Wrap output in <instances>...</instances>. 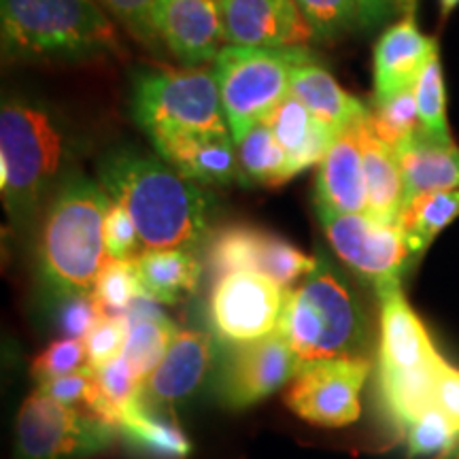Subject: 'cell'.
<instances>
[{"mask_svg":"<svg viewBox=\"0 0 459 459\" xmlns=\"http://www.w3.org/2000/svg\"><path fill=\"white\" fill-rule=\"evenodd\" d=\"M117 432L126 443L153 459H186L192 451L189 438L175 415L149 404L143 395L126 411Z\"/></svg>","mask_w":459,"mask_h":459,"instance_id":"27","label":"cell"},{"mask_svg":"<svg viewBox=\"0 0 459 459\" xmlns=\"http://www.w3.org/2000/svg\"><path fill=\"white\" fill-rule=\"evenodd\" d=\"M315 39L332 41L359 24V0H296Z\"/></svg>","mask_w":459,"mask_h":459,"instance_id":"35","label":"cell"},{"mask_svg":"<svg viewBox=\"0 0 459 459\" xmlns=\"http://www.w3.org/2000/svg\"><path fill=\"white\" fill-rule=\"evenodd\" d=\"M359 145L364 160L366 213L383 223H398L406 192L394 147L378 139L368 119L359 124Z\"/></svg>","mask_w":459,"mask_h":459,"instance_id":"23","label":"cell"},{"mask_svg":"<svg viewBox=\"0 0 459 459\" xmlns=\"http://www.w3.org/2000/svg\"><path fill=\"white\" fill-rule=\"evenodd\" d=\"M77 153V132L43 100L7 99L0 108V192L15 228H28Z\"/></svg>","mask_w":459,"mask_h":459,"instance_id":"2","label":"cell"},{"mask_svg":"<svg viewBox=\"0 0 459 459\" xmlns=\"http://www.w3.org/2000/svg\"><path fill=\"white\" fill-rule=\"evenodd\" d=\"M436 51L438 41L419 30L415 17H404L398 24L389 26L378 37L372 56V100H387L400 91L415 88L419 74Z\"/></svg>","mask_w":459,"mask_h":459,"instance_id":"18","label":"cell"},{"mask_svg":"<svg viewBox=\"0 0 459 459\" xmlns=\"http://www.w3.org/2000/svg\"><path fill=\"white\" fill-rule=\"evenodd\" d=\"M317 215L334 254L375 290L402 281L417 260L398 223H383L368 213L317 211Z\"/></svg>","mask_w":459,"mask_h":459,"instance_id":"10","label":"cell"},{"mask_svg":"<svg viewBox=\"0 0 459 459\" xmlns=\"http://www.w3.org/2000/svg\"><path fill=\"white\" fill-rule=\"evenodd\" d=\"M143 294L160 304H179L198 290L203 264L189 249H145L134 257Z\"/></svg>","mask_w":459,"mask_h":459,"instance_id":"26","label":"cell"},{"mask_svg":"<svg viewBox=\"0 0 459 459\" xmlns=\"http://www.w3.org/2000/svg\"><path fill=\"white\" fill-rule=\"evenodd\" d=\"M166 164L198 186H230L240 183L237 143L232 134L189 132L152 143Z\"/></svg>","mask_w":459,"mask_h":459,"instance_id":"19","label":"cell"},{"mask_svg":"<svg viewBox=\"0 0 459 459\" xmlns=\"http://www.w3.org/2000/svg\"><path fill=\"white\" fill-rule=\"evenodd\" d=\"M287 291L260 273H230L215 279L211 321L215 334L230 344H245L279 330Z\"/></svg>","mask_w":459,"mask_h":459,"instance_id":"12","label":"cell"},{"mask_svg":"<svg viewBox=\"0 0 459 459\" xmlns=\"http://www.w3.org/2000/svg\"><path fill=\"white\" fill-rule=\"evenodd\" d=\"M111 196L99 181L73 172L54 192L39 240V273L57 298L91 294L105 266V220Z\"/></svg>","mask_w":459,"mask_h":459,"instance_id":"3","label":"cell"},{"mask_svg":"<svg viewBox=\"0 0 459 459\" xmlns=\"http://www.w3.org/2000/svg\"><path fill=\"white\" fill-rule=\"evenodd\" d=\"M230 45L308 48L315 32L296 0H217Z\"/></svg>","mask_w":459,"mask_h":459,"instance_id":"16","label":"cell"},{"mask_svg":"<svg viewBox=\"0 0 459 459\" xmlns=\"http://www.w3.org/2000/svg\"><path fill=\"white\" fill-rule=\"evenodd\" d=\"M57 325L66 338L85 341L90 330L99 324L107 311L100 307L94 294H73L57 298Z\"/></svg>","mask_w":459,"mask_h":459,"instance_id":"39","label":"cell"},{"mask_svg":"<svg viewBox=\"0 0 459 459\" xmlns=\"http://www.w3.org/2000/svg\"><path fill=\"white\" fill-rule=\"evenodd\" d=\"M119 315H124V319L128 321V341H126L124 358L145 383V378L164 359L179 328L160 308V302L152 300L149 296L134 298L130 307Z\"/></svg>","mask_w":459,"mask_h":459,"instance_id":"25","label":"cell"},{"mask_svg":"<svg viewBox=\"0 0 459 459\" xmlns=\"http://www.w3.org/2000/svg\"><path fill=\"white\" fill-rule=\"evenodd\" d=\"M91 294L107 313H124L134 298L145 296L141 290L134 260H107Z\"/></svg>","mask_w":459,"mask_h":459,"instance_id":"34","label":"cell"},{"mask_svg":"<svg viewBox=\"0 0 459 459\" xmlns=\"http://www.w3.org/2000/svg\"><path fill=\"white\" fill-rule=\"evenodd\" d=\"M237 153L240 186L245 187H277L296 177L290 156L274 139L266 122L257 124L255 128L247 132L245 139L237 143Z\"/></svg>","mask_w":459,"mask_h":459,"instance_id":"28","label":"cell"},{"mask_svg":"<svg viewBox=\"0 0 459 459\" xmlns=\"http://www.w3.org/2000/svg\"><path fill=\"white\" fill-rule=\"evenodd\" d=\"M366 324L358 296L319 254L315 271L287 291L277 332L302 361L366 358Z\"/></svg>","mask_w":459,"mask_h":459,"instance_id":"5","label":"cell"},{"mask_svg":"<svg viewBox=\"0 0 459 459\" xmlns=\"http://www.w3.org/2000/svg\"><path fill=\"white\" fill-rule=\"evenodd\" d=\"M402 434L411 457L446 455L459 446V426L438 404L419 412Z\"/></svg>","mask_w":459,"mask_h":459,"instance_id":"31","label":"cell"},{"mask_svg":"<svg viewBox=\"0 0 459 459\" xmlns=\"http://www.w3.org/2000/svg\"><path fill=\"white\" fill-rule=\"evenodd\" d=\"M102 9L130 34L134 41L156 51L160 39L153 26V7L156 0H96Z\"/></svg>","mask_w":459,"mask_h":459,"instance_id":"38","label":"cell"},{"mask_svg":"<svg viewBox=\"0 0 459 459\" xmlns=\"http://www.w3.org/2000/svg\"><path fill=\"white\" fill-rule=\"evenodd\" d=\"M381 307L378 378L385 409L400 432L434 402V383L445 358L402 291V281L377 287Z\"/></svg>","mask_w":459,"mask_h":459,"instance_id":"6","label":"cell"},{"mask_svg":"<svg viewBox=\"0 0 459 459\" xmlns=\"http://www.w3.org/2000/svg\"><path fill=\"white\" fill-rule=\"evenodd\" d=\"M368 375V358L304 361L298 377L287 385L285 404L315 426H349L359 419V394Z\"/></svg>","mask_w":459,"mask_h":459,"instance_id":"11","label":"cell"},{"mask_svg":"<svg viewBox=\"0 0 459 459\" xmlns=\"http://www.w3.org/2000/svg\"><path fill=\"white\" fill-rule=\"evenodd\" d=\"M394 152L404 177L406 200L429 192L459 189V147L451 136L445 139L419 128Z\"/></svg>","mask_w":459,"mask_h":459,"instance_id":"21","label":"cell"},{"mask_svg":"<svg viewBox=\"0 0 459 459\" xmlns=\"http://www.w3.org/2000/svg\"><path fill=\"white\" fill-rule=\"evenodd\" d=\"M7 60H99L124 56L117 26L96 0H0Z\"/></svg>","mask_w":459,"mask_h":459,"instance_id":"4","label":"cell"},{"mask_svg":"<svg viewBox=\"0 0 459 459\" xmlns=\"http://www.w3.org/2000/svg\"><path fill=\"white\" fill-rule=\"evenodd\" d=\"M368 124L378 139L385 141L389 147H398L419 130L415 91L404 90L387 100H372Z\"/></svg>","mask_w":459,"mask_h":459,"instance_id":"33","label":"cell"},{"mask_svg":"<svg viewBox=\"0 0 459 459\" xmlns=\"http://www.w3.org/2000/svg\"><path fill=\"white\" fill-rule=\"evenodd\" d=\"M290 94H294L319 122H324L336 134L366 122L370 115V107H366L358 96L349 94L315 57L294 68L290 79Z\"/></svg>","mask_w":459,"mask_h":459,"instance_id":"22","label":"cell"},{"mask_svg":"<svg viewBox=\"0 0 459 459\" xmlns=\"http://www.w3.org/2000/svg\"><path fill=\"white\" fill-rule=\"evenodd\" d=\"M211 364L213 336L203 330H179L164 359L143 383L141 395L149 404L170 411L203 385Z\"/></svg>","mask_w":459,"mask_h":459,"instance_id":"17","label":"cell"},{"mask_svg":"<svg viewBox=\"0 0 459 459\" xmlns=\"http://www.w3.org/2000/svg\"><path fill=\"white\" fill-rule=\"evenodd\" d=\"M266 124L290 156L296 175L319 166L338 136L334 130L319 122L294 94H287L279 102L277 108L268 115Z\"/></svg>","mask_w":459,"mask_h":459,"instance_id":"24","label":"cell"},{"mask_svg":"<svg viewBox=\"0 0 459 459\" xmlns=\"http://www.w3.org/2000/svg\"><path fill=\"white\" fill-rule=\"evenodd\" d=\"M96 381H99V387H96L90 412L117 429L126 411L141 398L143 378L136 375L122 353L105 368L96 370Z\"/></svg>","mask_w":459,"mask_h":459,"instance_id":"30","label":"cell"},{"mask_svg":"<svg viewBox=\"0 0 459 459\" xmlns=\"http://www.w3.org/2000/svg\"><path fill=\"white\" fill-rule=\"evenodd\" d=\"M417 3L419 0H398V11H402L406 17H415Z\"/></svg>","mask_w":459,"mask_h":459,"instance_id":"44","label":"cell"},{"mask_svg":"<svg viewBox=\"0 0 459 459\" xmlns=\"http://www.w3.org/2000/svg\"><path fill=\"white\" fill-rule=\"evenodd\" d=\"M455 459H459V453H457V457H455Z\"/></svg>","mask_w":459,"mask_h":459,"instance_id":"46","label":"cell"},{"mask_svg":"<svg viewBox=\"0 0 459 459\" xmlns=\"http://www.w3.org/2000/svg\"><path fill=\"white\" fill-rule=\"evenodd\" d=\"M304 361L279 332L245 344H232L221 372V400L228 409H249L290 385Z\"/></svg>","mask_w":459,"mask_h":459,"instance_id":"14","label":"cell"},{"mask_svg":"<svg viewBox=\"0 0 459 459\" xmlns=\"http://www.w3.org/2000/svg\"><path fill=\"white\" fill-rule=\"evenodd\" d=\"M132 113L152 143L189 132L230 134L215 74L200 68L139 74L132 91Z\"/></svg>","mask_w":459,"mask_h":459,"instance_id":"8","label":"cell"},{"mask_svg":"<svg viewBox=\"0 0 459 459\" xmlns=\"http://www.w3.org/2000/svg\"><path fill=\"white\" fill-rule=\"evenodd\" d=\"M315 206L317 211H332V213H366L359 124L342 130L317 166Z\"/></svg>","mask_w":459,"mask_h":459,"instance_id":"20","label":"cell"},{"mask_svg":"<svg viewBox=\"0 0 459 459\" xmlns=\"http://www.w3.org/2000/svg\"><path fill=\"white\" fill-rule=\"evenodd\" d=\"M434 402L459 426V370L449 361H445L436 375Z\"/></svg>","mask_w":459,"mask_h":459,"instance_id":"42","label":"cell"},{"mask_svg":"<svg viewBox=\"0 0 459 459\" xmlns=\"http://www.w3.org/2000/svg\"><path fill=\"white\" fill-rule=\"evenodd\" d=\"M88 366V351H85V342L79 338H57L45 347L37 359L32 361V378L37 383L51 381V378L71 375V372Z\"/></svg>","mask_w":459,"mask_h":459,"instance_id":"37","label":"cell"},{"mask_svg":"<svg viewBox=\"0 0 459 459\" xmlns=\"http://www.w3.org/2000/svg\"><path fill=\"white\" fill-rule=\"evenodd\" d=\"M206 260L213 279L230 273L249 271L266 274L283 290H291L317 266V257L307 255L298 247L266 230L251 226H226L217 230L211 237Z\"/></svg>","mask_w":459,"mask_h":459,"instance_id":"13","label":"cell"},{"mask_svg":"<svg viewBox=\"0 0 459 459\" xmlns=\"http://www.w3.org/2000/svg\"><path fill=\"white\" fill-rule=\"evenodd\" d=\"M141 243L139 230L124 204L111 203L105 220V247L108 260L128 262L136 257V247Z\"/></svg>","mask_w":459,"mask_h":459,"instance_id":"40","label":"cell"},{"mask_svg":"<svg viewBox=\"0 0 459 459\" xmlns=\"http://www.w3.org/2000/svg\"><path fill=\"white\" fill-rule=\"evenodd\" d=\"M438 4H440V13H443V17H449L453 11L459 7V0H438Z\"/></svg>","mask_w":459,"mask_h":459,"instance_id":"45","label":"cell"},{"mask_svg":"<svg viewBox=\"0 0 459 459\" xmlns=\"http://www.w3.org/2000/svg\"><path fill=\"white\" fill-rule=\"evenodd\" d=\"M126 341H128V321L124 319V315L105 313L83 341L88 366L94 370L105 368L124 353Z\"/></svg>","mask_w":459,"mask_h":459,"instance_id":"36","label":"cell"},{"mask_svg":"<svg viewBox=\"0 0 459 459\" xmlns=\"http://www.w3.org/2000/svg\"><path fill=\"white\" fill-rule=\"evenodd\" d=\"M395 9L398 0H359V26L368 30L383 26Z\"/></svg>","mask_w":459,"mask_h":459,"instance_id":"43","label":"cell"},{"mask_svg":"<svg viewBox=\"0 0 459 459\" xmlns=\"http://www.w3.org/2000/svg\"><path fill=\"white\" fill-rule=\"evenodd\" d=\"M99 183L130 211L145 249H189L209 234L215 198L162 158L115 149L99 164Z\"/></svg>","mask_w":459,"mask_h":459,"instance_id":"1","label":"cell"},{"mask_svg":"<svg viewBox=\"0 0 459 459\" xmlns=\"http://www.w3.org/2000/svg\"><path fill=\"white\" fill-rule=\"evenodd\" d=\"M459 217V189L429 192L406 200L398 217L412 255L421 257L443 230Z\"/></svg>","mask_w":459,"mask_h":459,"instance_id":"29","label":"cell"},{"mask_svg":"<svg viewBox=\"0 0 459 459\" xmlns=\"http://www.w3.org/2000/svg\"><path fill=\"white\" fill-rule=\"evenodd\" d=\"M315 57L308 48H245L226 45L215 57L213 74L223 113L234 143L266 122L290 94V79L298 65Z\"/></svg>","mask_w":459,"mask_h":459,"instance_id":"7","label":"cell"},{"mask_svg":"<svg viewBox=\"0 0 459 459\" xmlns=\"http://www.w3.org/2000/svg\"><path fill=\"white\" fill-rule=\"evenodd\" d=\"M415 102L419 113V128L429 132V134L445 136L449 139L451 128L446 122V91H445V77H443V62L440 54L429 57V62L419 74L415 88Z\"/></svg>","mask_w":459,"mask_h":459,"instance_id":"32","label":"cell"},{"mask_svg":"<svg viewBox=\"0 0 459 459\" xmlns=\"http://www.w3.org/2000/svg\"><path fill=\"white\" fill-rule=\"evenodd\" d=\"M153 26L160 45L183 68L215 62L228 45L217 0H156Z\"/></svg>","mask_w":459,"mask_h":459,"instance_id":"15","label":"cell"},{"mask_svg":"<svg viewBox=\"0 0 459 459\" xmlns=\"http://www.w3.org/2000/svg\"><path fill=\"white\" fill-rule=\"evenodd\" d=\"M96 387H99V381H96V370L91 366H83V368L71 372V375L51 378V381L39 383L37 392L48 395V398H54L62 404L68 406H85V411L90 412L91 402H94Z\"/></svg>","mask_w":459,"mask_h":459,"instance_id":"41","label":"cell"},{"mask_svg":"<svg viewBox=\"0 0 459 459\" xmlns=\"http://www.w3.org/2000/svg\"><path fill=\"white\" fill-rule=\"evenodd\" d=\"M113 426L34 392L17 412L15 459H88L113 445Z\"/></svg>","mask_w":459,"mask_h":459,"instance_id":"9","label":"cell"}]
</instances>
